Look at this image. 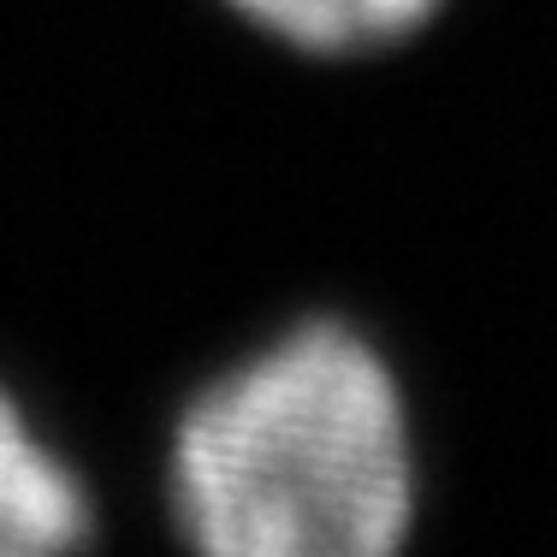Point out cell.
<instances>
[{
	"mask_svg": "<svg viewBox=\"0 0 557 557\" xmlns=\"http://www.w3.org/2000/svg\"><path fill=\"white\" fill-rule=\"evenodd\" d=\"M172 510L196 557H404L421 462L392 362L344 321L237 362L178 416Z\"/></svg>",
	"mask_w": 557,
	"mask_h": 557,
	"instance_id": "cell-1",
	"label": "cell"
},
{
	"mask_svg": "<svg viewBox=\"0 0 557 557\" xmlns=\"http://www.w3.org/2000/svg\"><path fill=\"white\" fill-rule=\"evenodd\" d=\"M96 534L89 486L0 392V557H77Z\"/></svg>",
	"mask_w": 557,
	"mask_h": 557,
	"instance_id": "cell-2",
	"label": "cell"
},
{
	"mask_svg": "<svg viewBox=\"0 0 557 557\" xmlns=\"http://www.w3.org/2000/svg\"><path fill=\"white\" fill-rule=\"evenodd\" d=\"M225 7L297 54L350 60L409 42L450 0H225Z\"/></svg>",
	"mask_w": 557,
	"mask_h": 557,
	"instance_id": "cell-3",
	"label": "cell"
}]
</instances>
